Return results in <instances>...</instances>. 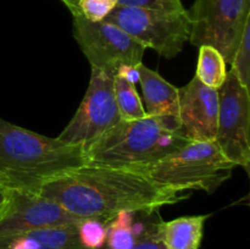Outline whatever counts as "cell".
I'll return each mask as SVG.
<instances>
[{
    "label": "cell",
    "mask_w": 250,
    "mask_h": 249,
    "mask_svg": "<svg viewBox=\"0 0 250 249\" xmlns=\"http://www.w3.org/2000/svg\"><path fill=\"white\" fill-rule=\"evenodd\" d=\"M38 194L78 217L109 220L122 211L159 210L189 197V192L160 187L137 171L89 164L50 178Z\"/></svg>",
    "instance_id": "1"
},
{
    "label": "cell",
    "mask_w": 250,
    "mask_h": 249,
    "mask_svg": "<svg viewBox=\"0 0 250 249\" xmlns=\"http://www.w3.org/2000/svg\"><path fill=\"white\" fill-rule=\"evenodd\" d=\"M84 149L0 119V185L38 193L50 178L84 165Z\"/></svg>",
    "instance_id": "2"
},
{
    "label": "cell",
    "mask_w": 250,
    "mask_h": 249,
    "mask_svg": "<svg viewBox=\"0 0 250 249\" xmlns=\"http://www.w3.org/2000/svg\"><path fill=\"white\" fill-rule=\"evenodd\" d=\"M189 142L180 121L173 117L121 120L84 149L85 163L134 170L155 163Z\"/></svg>",
    "instance_id": "3"
},
{
    "label": "cell",
    "mask_w": 250,
    "mask_h": 249,
    "mask_svg": "<svg viewBox=\"0 0 250 249\" xmlns=\"http://www.w3.org/2000/svg\"><path fill=\"white\" fill-rule=\"evenodd\" d=\"M236 167L221 153L216 142H193L155 163L133 171L142 173L158 186L168 189L214 193L229 180Z\"/></svg>",
    "instance_id": "4"
},
{
    "label": "cell",
    "mask_w": 250,
    "mask_h": 249,
    "mask_svg": "<svg viewBox=\"0 0 250 249\" xmlns=\"http://www.w3.org/2000/svg\"><path fill=\"white\" fill-rule=\"evenodd\" d=\"M105 21L116 24L144 48L153 49L166 59L177 56L189 41L187 10L168 12L117 5Z\"/></svg>",
    "instance_id": "5"
},
{
    "label": "cell",
    "mask_w": 250,
    "mask_h": 249,
    "mask_svg": "<svg viewBox=\"0 0 250 249\" xmlns=\"http://www.w3.org/2000/svg\"><path fill=\"white\" fill-rule=\"evenodd\" d=\"M188 12L189 41L194 46L210 45L231 63L246 23L250 20V0H194Z\"/></svg>",
    "instance_id": "6"
},
{
    "label": "cell",
    "mask_w": 250,
    "mask_h": 249,
    "mask_svg": "<svg viewBox=\"0 0 250 249\" xmlns=\"http://www.w3.org/2000/svg\"><path fill=\"white\" fill-rule=\"evenodd\" d=\"M73 16V37L92 68L116 73L142 63L146 48L110 22H92Z\"/></svg>",
    "instance_id": "7"
},
{
    "label": "cell",
    "mask_w": 250,
    "mask_h": 249,
    "mask_svg": "<svg viewBox=\"0 0 250 249\" xmlns=\"http://www.w3.org/2000/svg\"><path fill=\"white\" fill-rule=\"evenodd\" d=\"M115 76L116 73L92 68L87 92L71 121L58 137L60 141L85 149L121 121L115 100Z\"/></svg>",
    "instance_id": "8"
},
{
    "label": "cell",
    "mask_w": 250,
    "mask_h": 249,
    "mask_svg": "<svg viewBox=\"0 0 250 249\" xmlns=\"http://www.w3.org/2000/svg\"><path fill=\"white\" fill-rule=\"evenodd\" d=\"M216 142L221 153L236 166L249 172L250 94L232 71L219 90Z\"/></svg>",
    "instance_id": "9"
},
{
    "label": "cell",
    "mask_w": 250,
    "mask_h": 249,
    "mask_svg": "<svg viewBox=\"0 0 250 249\" xmlns=\"http://www.w3.org/2000/svg\"><path fill=\"white\" fill-rule=\"evenodd\" d=\"M83 219L87 217L76 216L38 193L12 192L9 207L0 215V249H9L15 238L33 229L76 224Z\"/></svg>",
    "instance_id": "10"
},
{
    "label": "cell",
    "mask_w": 250,
    "mask_h": 249,
    "mask_svg": "<svg viewBox=\"0 0 250 249\" xmlns=\"http://www.w3.org/2000/svg\"><path fill=\"white\" fill-rule=\"evenodd\" d=\"M178 119L185 136L193 142L215 141L219 116V92L197 77L178 88Z\"/></svg>",
    "instance_id": "11"
},
{
    "label": "cell",
    "mask_w": 250,
    "mask_h": 249,
    "mask_svg": "<svg viewBox=\"0 0 250 249\" xmlns=\"http://www.w3.org/2000/svg\"><path fill=\"white\" fill-rule=\"evenodd\" d=\"M163 222L159 210H129L115 215L107 224L102 249H132L149 236L159 234Z\"/></svg>",
    "instance_id": "12"
},
{
    "label": "cell",
    "mask_w": 250,
    "mask_h": 249,
    "mask_svg": "<svg viewBox=\"0 0 250 249\" xmlns=\"http://www.w3.org/2000/svg\"><path fill=\"white\" fill-rule=\"evenodd\" d=\"M138 82L143 90L146 112L148 116L178 119V88L168 83L156 71L150 70L143 62L136 66Z\"/></svg>",
    "instance_id": "13"
},
{
    "label": "cell",
    "mask_w": 250,
    "mask_h": 249,
    "mask_svg": "<svg viewBox=\"0 0 250 249\" xmlns=\"http://www.w3.org/2000/svg\"><path fill=\"white\" fill-rule=\"evenodd\" d=\"M80 222L29 231L15 238L9 249H88L78 234Z\"/></svg>",
    "instance_id": "14"
},
{
    "label": "cell",
    "mask_w": 250,
    "mask_h": 249,
    "mask_svg": "<svg viewBox=\"0 0 250 249\" xmlns=\"http://www.w3.org/2000/svg\"><path fill=\"white\" fill-rule=\"evenodd\" d=\"M210 214L181 216L160 224V238L167 249H199Z\"/></svg>",
    "instance_id": "15"
},
{
    "label": "cell",
    "mask_w": 250,
    "mask_h": 249,
    "mask_svg": "<svg viewBox=\"0 0 250 249\" xmlns=\"http://www.w3.org/2000/svg\"><path fill=\"white\" fill-rule=\"evenodd\" d=\"M195 77L210 88L219 90L227 77L226 62L221 53L214 46H199Z\"/></svg>",
    "instance_id": "16"
},
{
    "label": "cell",
    "mask_w": 250,
    "mask_h": 249,
    "mask_svg": "<svg viewBox=\"0 0 250 249\" xmlns=\"http://www.w3.org/2000/svg\"><path fill=\"white\" fill-rule=\"evenodd\" d=\"M115 100L120 119L124 121H134L148 116L134 83L121 75L115 76Z\"/></svg>",
    "instance_id": "17"
},
{
    "label": "cell",
    "mask_w": 250,
    "mask_h": 249,
    "mask_svg": "<svg viewBox=\"0 0 250 249\" xmlns=\"http://www.w3.org/2000/svg\"><path fill=\"white\" fill-rule=\"evenodd\" d=\"M65 5L72 15H81L88 21L102 22L119 5V0H75Z\"/></svg>",
    "instance_id": "18"
},
{
    "label": "cell",
    "mask_w": 250,
    "mask_h": 249,
    "mask_svg": "<svg viewBox=\"0 0 250 249\" xmlns=\"http://www.w3.org/2000/svg\"><path fill=\"white\" fill-rule=\"evenodd\" d=\"M110 220L100 219V217H87L78 224V234L85 248L102 249L105 246L107 224Z\"/></svg>",
    "instance_id": "19"
},
{
    "label": "cell",
    "mask_w": 250,
    "mask_h": 249,
    "mask_svg": "<svg viewBox=\"0 0 250 249\" xmlns=\"http://www.w3.org/2000/svg\"><path fill=\"white\" fill-rule=\"evenodd\" d=\"M231 71L237 80L249 88L250 84V20L246 23L242 39L239 42L233 59L231 61Z\"/></svg>",
    "instance_id": "20"
},
{
    "label": "cell",
    "mask_w": 250,
    "mask_h": 249,
    "mask_svg": "<svg viewBox=\"0 0 250 249\" xmlns=\"http://www.w3.org/2000/svg\"><path fill=\"white\" fill-rule=\"evenodd\" d=\"M119 5L168 12H181L186 10L181 0H119Z\"/></svg>",
    "instance_id": "21"
},
{
    "label": "cell",
    "mask_w": 250,
    "mask_h": 249,
    "mask_svg": "<svg viewBox=\"0 0 250 249\" xmlns=\"http://www.w3.org/2000/svg\"><path fill=\"white\" fill-rule=\"evenodd\" d=\"M132 249H167L164 242L161 241L160 233L149 236L146 238L142 239L141 242L136 244Z\"/></svg>",
    "instance_id": "22"
},
{
    "label": "cell",
    "mask_w": 250,
    "mask_h": 249,
    "mask_svg": "<svg viewBox=\"0 0 250 249\" xmlns=\"http://www.w3.org/2000/svg\"><path fill=\"white\" fill-rule=\"evenodd\" d=\"M12 197V192L9 190L7 188L2 187L0 185V215L6 210V208L9 207L10 204V200H11Z\"/></svg>",
    "instance_id": "23"
},
{
    "label": "cell",
    "mask_w": 250,
    "mask_h": 249,
    "mask_svg": "<svg viewBox=\"0 0 250 249\" xmlns=\"http://www.w3.org/2000/svg\"><path fill=\"white\" fill-rule=\"evenodd\" d=\"M61 1L63 2V4H67V2H71V1H75V0H61Z\"/></svg>",
    "instance_id": "24"
}]
</instances>
